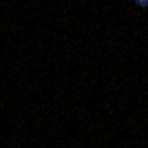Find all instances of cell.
Instances as JSON below:
<instances>
[{
  "instance_id": "obj_1",
  "label": "cell",
  "mask_w": 148,
  "mask_h": 148,
  "mask_svg": "<svg viewBox=\"0 0 148 148\" xmlns=\"http://www.w3.org/2000/svg\"><path fill=\"white\" fill-rule=\"evenodd\" d=\"M134 4L140 8H148V0H133Z\"/></svg>"
}]
</instances>
